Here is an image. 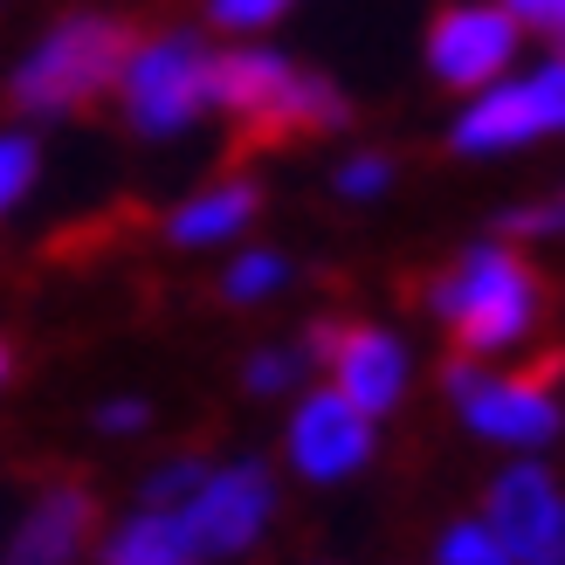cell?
Instances as JSON below:
<instances>
[{"mask_svg":"<svg viewBox=\"0 0 565 565\" xmlns=\"http://www.w3.org/2000/svg\"><path fill=\"white\" fill-rule=\"evenodd\" d=\"M524 28L503 8H448L428 28V63L448 90H490V83L511 70Z\"/></svg>","mask_w":565,"mask_h":565,"instance_id":"obj_9","label":"cell"},{"mask_svg":"<svg viewBox=\"0 0 565 565\" xmlns=\"http://www.w3.org/2000/svg\"><path fill=\"white\" fill-rule=\"evenodd\" d=\"M214 76V49L201 35H159V42H138L131 63H125V110L146 138H166V131H186L201 110L214 104L207 90Z\"/></svg>","mask_w":565,"mask_h":565,"instance_id":"obj_5","label":"cell"},{"mask_svg":"<svg viewBox=\"0 0 565 565\" xmlns=\"http://www.w3.org/2000/svg\"><path fill=\"white\" fill-rule=\"evenodd\" d=\"M90 524H97V497L83 483H55V490L35 497V511L21 518L8 565H70L83 552V539H90Z\"/></svg>","mask_w":565,"mask_h":565,"instance_id":"obj_12","label":"cell"},{"mask_svg":"<svg viewBox=\"0 0 565 565\" xmlns=\"http://www.w3.org/2000/svg\"><path fill=\"white\" fill-rule=\"evenodd\" d=\"M386 186H393V166L380 152H365V159H352L345 173H338V193H345V201H373V193H386Z\"/></svg>","mask_w":565,"mask_h":565,"instance_id":"obj_19","label":"cell"},{"mask_svg":"<svg viewBox=\"0 0 565 565\" xmlns=\"http://www.w3.org/2000/svg\"><path fill=\"white\" fill-rule=\"evenodd\" d=\"M420 303L456 331L462 359H497L503 345L531 338V324L545 310V282L511 242H476L420 282Z\"/></svg>","mask_w":565,"mask_h":565,"instance_id":"obj_2","label":"cell"},{"mask_svg":"<svg viewBox=\"0 0 565 565\" xmlns=\"http://www.w3.org/2000/svg\"><path fill=\"white\" fill-rule=\"evenodd\" d=\"M297 373H303L297 352H256L248 359V393H282V386H297Z\"/></svg>","mask_w":565,"mask_h":565,"instance_id":"obj_20","label":"cell"},{"mask_svg":"<svg viewBox=\"0 0 565 565\" xmlns=\"http://www.w3.org/2000/svg\"><path fill=\"white\" fill-rule=\"evenodd\" d=\"M290 0H214V21L221 28H269Z\"/></svg>","mask_w":565,"mask_h":565,"instance_id":"obj_23","label":"cell"},{"mask_svg":"<svg viewBox=\"0 0 565 565\" xmlns=\"http://www.w3.org/2000/svg\"><path fill=\"white\" fill-rule=\"evenodd\" d=\"M282 276H290V263L269 256V248H256V256H242L228 276H221V297H228V303H256V297L282 290Z\"/></svg>","mask_w":565,"mask_h":565,"instance_id":"obj_15","label":"cell"},{"mask_svg":"<svg viewBox=\"0 0 565 565\" xmlns=\"http://www.w3.org/2000/svg\"><path fill=\"white\" fill-rule=\"evenodd\" d=\"M435 565H511V558H503V545L490 539L483 524H456V531L435 545Z\"/></svg>","mask_w":565,"mask_h":565,"instance_id":"obj_18","label":"cell"},{"mask_svg":"<svg viewBox=\"0 0 565 565\" xmlns=\"http://www.w3.org/2000/svg\"><path fill=\"white\" fill-rule=\"evenodd\" d=\"M8 365H14V359H8V345H0V380H8Z\"/></svg>","mask_w":565,"mask_h":565,"instance_id":"obj_25","label":"cell"},{"mask_svg":"<svg viewBox=\"0 0 565 565\" xmlns=\"http://www.w3.org/2000/svg\"><path fill=\"white\" fill-rule=\"evenodd\" d=\"M207 90L235 118V166L256 159V152H276V146H297V138L352 125L345 97H338L324 76H310V70L290 63V55H269V49L214 55Z\"/></svg>","mask_w":565,"mask_h":565,"instance_id":"obj_1","label":"cell"},{"mask_svg":"<svg viewBox=\"0 0 565 565\" xmlns=\"http://www.w3.org/2000/svg\"><path fill=\"white\" fill-rule=\"evenodd\" d=\"M256 207H263V193H256V180H228V186H207V193H193V201L166 221V235H173L180 248H207V242H228V235H242L248 221H256Z\"/></svg>","mask_w":565,"mask_h":565,"instance_id":"obj_13","label":"cell"},{"mask_svg":"<svg viewBox=\"0 0 565 565\" xmlns=\"http://www.w3.org/2000/svg\"><path fill=\"white\" fill-rule=\"evenodd\" d=\"M97 420H104L110 435H138V428H146V407H138V401H118V407H104Z\"/></svg>","mask_w":565,"mask_h":565,"instance_id":"obj_24","label":"cell"},{"mask_svg":"<svg viewBox=\"0 0 565 565\" xmlns=\"http://www.w3.org/2000/svg\"><path fill=\"white\" fill-rule=\"evenodd\" d=\"M503 14H511L518 28H531V35H545V42H558L565 0H503Z\"/></svg>","mask_w":565,"mask_h":565,"instance_id":"obj_22","label":"cell"},{"mask_svg":"<svg viewBox=\"0 0 565 565\" xmlns=\"http://www.w3.org/2000/svg\"><path fill=\"white\" fill-rule=\"evenodd\" d=\"M131 49H138V28L131 21H118V14H70L8 76V104L28 110V118H49V110H83V104H97L110 83L125 76Z\"/></svg>","mask_w":565,"mask_h":565,"instance_id":"obj_3","label":"cell"},{"mask_svg":"<svg viewBox=\"0 0 565 565\" xmlns=\"http://www.w3.org/2000/svg\"><path fill=\"white\" fill-rule=\"evenodd\" d=\"M104 565H201V552H193L180 511H138L131 524L110 531Z\"/></svg>","mask_w":565,"mask_h":565,"instance_id":"obj_14","label":"cell"},{"mask_svg":"<svg viewBox=\"0 0 565 565\" xmlns=\"http://www.w3.org/2000/svg\"><path fill=\"white\" fill-rule=\"evenodd\" d=\"M365 456H373V420H365L359 407H345L331 386L310 393V401L297 407V420H290V462L303 476L331 483V476H352Z\"/></svg>","mask_w":565,"mask_h":565,"instance_id":"obj_10","label":"cell"},{"mask_svg":"<svg viewBox=\"0 0 565 565\" xmlns=\"http://www.w3.org/2000/svg\"><path fill=\"white\" fill-rule=\"evenodd\" d=\"M490 539L511 565H558L565 558V503L539 462H518L490 483Z\"/></svg>","mask_w":565,"mask_h":565,"instance_id":"obj_7","label":"cell"},{"mask_svg":"<svg viewBox=\"0 0 565 565\" xmlns=\"http://www.w3.org/2000/svg\"><path fill=\"white\" fill-rule=\"evenodd\" d=\"M269 469L263 462H235V469H207V483L193 490L180 503V524H186V539L201 558H235L263 539V524H269Z\"/></svg>","mask_w":565,"mask_h":565,"instance_id":"obj_6","label":"cell"},{"mask_svg":"<svg viewBox=\"0 0 565 565\" xmlns=\"http://www.w3.org/2000/svg\"><path fill=\"white\" fill-rule=\"evenodd\" d=\"M207 483V462H193V456H180V462H166L152 483H146V511H180V503Z\"/></svg>","mask_w":565,"mask_h":565,"instance_id":"obj_16","label":"cell"},{"mask_svg":"<svg viewBox=\"0 0 565 565\" xmlns=\"http://www.w3.org/2000/svg\"><path fill=\"white\" fill-rule=\"evenodd\" d=\"M448 393H456V407L469 414L476 435L490 441H511V448H539L558 435V359H539L531 373H483L476 359H448Z\"/></svg>","mask_w":565,"mask_h":565,"instance_id":"obj_4","label":"cell"},{"mask_svg":"<svg viewBox=\"0 0 565 565\" xmlns=\"http://www.w3.org/2000/svg\"><path fill=\"white\" fill-rule=\"evenodd\" d=\"M28 186H35V138L8 131V138H0V214H8Z\"/></svg>","mask_w":565,"mask_h":565,"instance_id":"obj_17","label":"cell"},{"mask_svg":"<svg viewBox=\"0 0 565 565\" xmlns=\"http://www.w3.org/2000/svg\"><path fill=\"white\" fill-rule=\"evenodd\" d=\"M565 70L545 63L539 76L524 83H497V90H483L462 118H456V152H511V146H531V138L558 131L565 118Z\"/></svg>","mask_w":565,"mask_h":565,"instance_id":"obj_8","label":"cell"},{"mask_svg":"<svg viewBox=\"0 0 565 565\" xmlns=\"http://www.w3.org/2000/svg\"><path fill=\"white\" fill-rule=\"evenodd\" d=\"M331 393L345 407H359L365 420L386 414L393 401L407 393V352H401V338H386L373 324H338V352H331Z\"/></svg>","mask_w":565,"mask_h":565,"instance_id":"obj_11","label":"cell"},{"mask_svg":"<svg viewBox=\"0 0 565 565\" xmlns=\"http://www.w3.org/2000/svg\"><path fill=\"white\" fill-rule=\"evenodd\" d=\"M552 228H558V201H531L497 221V242H524V235H552Z\"/></svg>","mask_w":565,"mask_h":565,"instance_id":"obj_21","label":"cell"}]
</instances>
